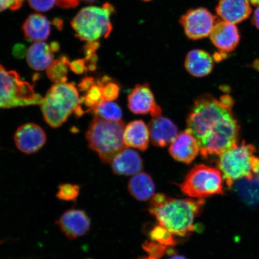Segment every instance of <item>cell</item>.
<instances>
[{"label": "cell", "instance_id": "cell-2", "mask_svg": "<svg viewBox=\"0 0 259 259\" xmlns=\"http://www.w3.org/2000/svg\"><path fill=\"white\" fill-rule=\"evenodd\" d=\"M205 205L203 199H176L157 194L152 197L149 211L173 235H189L194 231V220Z\"/></svg>", "mask_w": 259, "mask_h": 259}, {"label": "cell", "instance_id": "cell-18", "mask_svg": "<svg viewBox=\"0 0 259 259\" xmlns=\"http://www.w3.org/2000/svg\"><path fill=\"white\" fill-rule=\"evenodd\" d=\"M111 163L113 172L119 176H133L139 173L143 168L140 155L127 147L116 155Z\"/></svg>", "mask_w": 259, "mask_h": 259}, {"label": "cell", "instance_id": "cell-27", "mask_svg": "<svg viewBox=\"0 0 259 259\" xmlns=\"http://www.w3.org/2000/svg\"><path fill=\"white\" fill-rule=\"evenodd\" d=\"M152 240L156 241L162 245L169 247L176 244V240L174 238L173 234L161 225L154 227L150 234Z\"/></svg>", "mask_w": 259, "mask_h": 259}, {"label": "cell", "instance_id": "cell-33", "mask_svg": "<svg viewBox=\"0 0 259 259\" xmlns=\"http://www.w3.org/2000/svg\"><path fill=\"white\" fill-rule=\"evenodd\" d=\"M79 0H58L57 5L61 8L70 9L78 6Z\"/></svg>", "mask_w": 259, "mask_h": 259}, {"label": "cell", "instance_id": "cell-28", "mask_svg": "<svg viewBox=\"0 0 259 259\" xmlns=\"http://www.w3.org/2000/svg\"><path fill=\"white\" fill-rule=\"evenodd\" d=\"M101 87L103 99L107 101H113L117 99L119 93V87L108 77H103L97 82Z\"/></svg>", "mask_w": 259, "mask_h": 259}, {"label": "cell", "instance_id": "cell-26", "mask_svg": "<svg viewBox=\"0 0 259 259\" xmlns=\"http://www.w3.org/2000/svg\"><path fill=\"white\" fill-rule=\"evenodd\" d=\"M80 186L77 184H60L56 196L58 199L66 202H76L80 193Z\"/></svg>", "mask_w": 259, "mask_h": 259}, {"label": "cell", "instance_id": "cell-17", "mask_svg": "<svg viewBox=\"0 0 259 259\" xmlns=\"http://www.w3.org/2000/svg\"><path fill=\"white\" fill-rule=\"evenodd\" d=\"M216 12L223 21L236 24L248 18L251 8L249 0H220Z\"/></svg>", "mask_w": 259, "mask_h": 259}, {"label": "cell", "instance_id": "cell-13", "mask_svg": "<svg viewBox=\"0 0 259 259\" xmlns=\"http://www.w3.org/2000/svg\"><path fill=\"white\" fill-rule=\"evenodd\" d=\"M210 35L213 45L225 55L234 51L240 40L236 25L225 21L216 23Z\"/></svg>", "mask_w": 259, "mask_h": 259}, {"label": "cell", "instance_id": "cell-3", "mask_svg": "<svg viewBox=\"0 0 259 259\" xmlns=\"http://www.w3.org/2000/svg\"><path fill=\"white\" fill-rule=\"evenodd\" d=\"M253 145L242 141L219 155V169L227 186L231 187L235 181H251L259 176V157Z\"/></svg>", "mask_w": 259, "mask_h": 259}, {"label": "cell", "instance_id": "cell-11", "mask_svg": "<svg viewBox=\"0 0 259 259\" xmlns=\"http://www.w3.org/2000/svg\"><path fill=\"white\" fill-rule=\"evenodd\" d=\"M14 139L18 150L26 154L37 153L47 142L44 130L34 123L20 126L15 133Z\"/></svg>", "mask_w": 259, "mask_h": 259}, {"label": "cell", "instance_id": "cell-40", "mask_svg": "<svg viewBox=\"0 0 259 259\" xmlns=\"http://www.w3.org/2000/svg\"><path fill=\"white\" fill-rule=\"evenodd\" d=\"M142 1H144V2H150V1H151V0H142Z\"/></svg>", "mask_w": 259, "mask_h": 259}, {"label": "cell", "instance_id": "cell-14", "mask_svg": "<svg viewBox=\"0 0 259 259\" xmlns=\"http://www.w3.org/2000/svg\"><path fill=\"white\" fill-rule=\"evenodd\" d=\"M199 152L198 142L188 129L177 136L169 148V153L175 160L187 164L195 159Z\"/></svg>", "mask_w": 259, "mask_h": 259}, {"label": "cell", "instance_id": "cell-35", "mask_svg": "<svg viewBox=\"0 0 259 259\" xmlns=\"http://www.w3.org/2000/svg\"><path fill=\"white\" fill-rule=\"evenodd\" d=\"M252 21H253L254 24L255 25V27H256L259 30V6L254 12Z\"/></svg>", "mask_w": 259, "mask_h": 259}, {"label": "cell", "instance_id": "cell-19", "mask_svg": "<svg viewBox=\"0 0 259 259\" xmlns=\"http://www.w3.org/2000/svg\"><path fill=\"white\" fill-rule=\"evenodd\" d=\"M22 31L26 38L32 41H44L50 36L51 24L46 16L32 14L26 19Z\"/></svg>", "mask_w": 259, "mask_h": 259}, {"label": "cell", "instance_id": "cell-41", "mask_svg": "<svg viewBox=\"0 0 259 259\" xmlns=\"http://www.w3.org/2000/svg\"><path fill=\"white\" fill-rule=\"evenodd\" d=\"M138 259H147V257H142V258H139Z\"/></svg>", "mask_w": 259, "mask_h": 259}, {"label": "cell", "instance_id": "cell-15", "mask_svg": "<svg viewBox=\"0 0 259 259\" xmlns=\"http://www.w3.org/2000/svg\"><path fill=\"white\" fill-rule=\"evenodd\" d=\"M60 50L57 42L50 44L44 41L35 42L29 48L27 54V62L32 69L41 71L47 69L54 61V54Z\"/></svg>", "mask_w": 259, "mask_h": 259}, {"label": "cell", "instance_id": "cell-10", "mask_svg": "<svg viewBox=\"0 0 259 259\" xmlns=\"http://www.w3.org/2000/svg\"><path fill=\"white\" fill-rule=\"evenodd\" d=\"M56 223L65 236L70 239L86 235L91 228L89 216L84 210L78 209L66 210L56 220Z\"/></svg>", "mask_w": 259, "mask_h": 259}, {"label": "cell", "instance_id": "cell-31", "mask_svg": "<svg viewBox=\"0 0 259 259\" xmlns=\"http://www.w3.org/2000/svg\"><path fill=\"white\" fill-rule=\"evenodd\" d=\"M24 0H0V12L10 9L17 11L20 9Z\"/></svg>", "mask_w": 259, "mask_h": 259}, {"label": "cell", "instance_id": "cell-16", "mask_svg": "<svg viewBox=\"0 0 259 259\" xmlns=\"http://www.w3.org/2000/svg\"><path fill=\"white\" fill-rule=\"evenodd\" d=\"M152 143L159 147L171 144L178 136V128L169 119L159 116L153 118L148 126Z\"/></svg>", "mask_w": 259, "mask_h": 259}, {"label": "cell", "instance_id": "cell-24", "mask_svg": "<svg viewBox=\"0 0 259 259\" xmlns=\"http://www.w3.org/2000/svg\"><path fill=\"white\" fill-rule=\"evenodd\" d=\"M69 62V59L65 56L54 61L47 69L49 78L56 83L66 82Z\"/></svg>", "mask_w": 259, "mask_h": 259}, {"label": "cell", "instance_id": "cell-36", "mask_svg": "<svg viewBox=\"0 0 259 259\" xmlns=\"http://www.w3.org/2000/svg\"><path fill=\"white\" fill-rule=\"evenodd\" d=\"M169 259H187L185 257L183 256V255H175L174 256L171 257Z\"/></svg>", "mask_w": 259, "mask_h": 259}, {"label": "cell", "instance_id": "cell-21", "mask_svg": "<svg viewBox=\"0 0 259 259\" xmlns=\"http://www.w3.org/2000/svg\"><path fill=\"white\" fill-rule=\"evenodd\" d=\"M150 132L145 122L136 120L126 126L124 132V141L126 147L147 150L150 140Z\"/></svg>", "mask_w": 259, "mask_h": 259}, {"label": "cell", "instance_id": "cell-25", "mask_svg": "<svg viewBox=\"0 0 259 259\" xmlns=\"http://www.w3.org/2000/svg\"><path fill=\"white\" fill-rule=\"evenodd\" d=\"M103 100H104L103 99L101 87L97 82L87 91L86 96L80 99V103H83L84 105L88 107L90 111H93V109Z\"/></svg>", "mask_w": 259, "mask_h": 259}, {"label": "cell", "instance_id": "cell-22", "mask_svg": "<svg viewBox=\"0 0 259 259\" xmlns=\"http://www.w3.org/2000/svg\"><path fill=\"white\" fill-rule=\"evenodd\" d=\"M131 195L139 201H147L153 197L155 185L150 175L141 172L135 175L128 185Z\"/></svg>", "mask_w": 259, "mask_h": 259}, {"label": "cell", "instance_id": "cell-20", "mask_svg": "<svg viewBox=\"0 0 259 259\" xmlns=\"http://www.w3.org/2000/svg\"><path fill=\"white\" fill-rule=\"evenodd\" d=\"M188 72L195 77H204L212 72L213 61L210 55L200 50H194L188 53L185 61Z\"/></svg>", "mask_w": 259, "mask_h": 259}, {"label": "cell", "instance_id": "cell-4", "mask_svg": "<svg viewBox=\"0 0 259 259\" xmlns=\"http://www.w3.org/2000/svg\"><path fill=\"white\" fill-rule=\"evenodd\" d=\"M124 122L110 121L95 116L86 138L89 147L96 152L103 163H111L126 147L124 141Z\"/></svg>", "mask_w": 259, "mask_h": 259}, {"label": "cell", "instance_id": "cell-8", "mask_svg": "<svg viewBox=\"0 0 259 259\" xmlns=\"http://www.w3.org/2000/svg\"><path fill=\"white\" fill-rule=\"evenodd\" d=\"M223 178L219 169L199 164L191 170L181 184L182 192L193 198L205 197L223 194Z\"/></svg>", "mask_w": 259, "mask_h": 259}, {"label": "cell", "instance_id": "cell-34", "mask_svg": "<svg viewBox=\"0 0 259 259\" xmlns=\"http://www.w3.org/2000/svg\"><path fill=\"white\" fill-rule=\"evenodd\" d=\"M95 80L93 77H86V78L83 79L82 82L79 83V89L82 91V92H87V91L89 90L91 87L95 85Z\"/></svg>", "mask_w": 259, "mask_h": 259}, {"label": "cell", "instance_id": "cell-30", "mask_svg": "<svg viewBox=\"0 0 259 259\" xmlns=\"http://www.w3.org/2000/svg\"><path fill=\"white\" fill-rule=\"evenodd\" d=\"M31 7L38 12L50 11L57 5L58 0H28Z\"/></svg>", "mask_w": 259, "mask_h": 259}, {"label": "cell", "instance_id": "cell-32", "mask_svg": "<svg viewBox=\"0 0 259 259\" xmlns=\"http://www.w3.org/2000/svg\"><path fill=\"white\" fill-rule=\"evenodd\" d=\"M71 70L77 74H82L88 69V65L85 60L79 59L69 62Z\"/></svg>", "mask_w": 259, "mask_h": 259}, {"label": "cell", "instance_id": "cell-38", "mask_svg": "<svg viewBox=\"0 0 259 259\" xmlns=\"http://www.w3.org/2000/svg\"><path fill=\"white\" fill-rule=\"evenodd\" d=\"M82 1L87 2V3H95L96 1H97V0H82Z\"/></svg>", "mask_w": 259, "mask_h": 259}, {"label": "cell", "instance_id": "cell-29", "mask_svg": "<svg viewBox=\"0 0 259 259\" xmlns=\"http://www.w3.org/2000/svg\"><path fill=\"white\" fill-rule=\"evenodd\" d=\"M142 247L148 254L147 259H160L166 251V246L153 240L146 241Z\"/></svg>", "mask_w": 259, "mask_h": 259}, {"label": "cell", "instance_id": "cell-37", "mask_svg": "<svg viewBox=\"0 0 259 259\" xmlns=\"http://www.w3.org/2000/svg\"><path fill=\"white\" fill-rule=\"evenodd\" d=\"M252 5L259 6V0H250Z\"/></svg>", "mask_w": 259, "mask_h": 259}, {"label": "cell", "instance_id": "cell-1", "mask_svg": "<svg viewBox=\"0 0 259 259\" xmlns=\"http://www.w3.org/2000/svg\"><path fill=\"white\" fill-rule=\"evenodd\" d=\"M233 105L234 100L229 95L219 100L203 96L194 102L187 129L198 142L203 157L220 155L238 144L240 128L232 114Z\"/></svg>", "mask_w": 259, "mask_h": 259}, {"label": "cell", "instance_id": "cell-6", "mask_svg": "<svg viewBox=\"0 0 259 259\" xmlns=\"http://www.w3.org/2000/svg\"><path fill=\"white\" fill-rule=\"evenodd\" d=\"M78 92L72 83H56L49 90L41 105L45 121L52 127H60L80 105Z\"/></svg>", "mask_w": 259, "mask_h": 259}, {"label": "cell", "instance_id": "cell-23", "mask_svg": "<svg viewBox=\"0 0 259 259\" xmlns=\"http://www.w3.org/2000/svg\"><path fill=\"white\" fill-rule=\"evenodd\" d=\"M95 116L110 121H122V110L116 103L112 101L103 100L93 110Z\"/></svg>", "mask_w": 259, "mask_h": 259}, {"label": "cell", "instance_id": "cell-7", "mask_svg": "<svg viewBox=\"0 0 259 259\" xmlns=\"http://www.w3.org/2000/svg\"><path fill=\"white\" fill-rule=\"evenodd\" d=\"M43 100L34 87L22 80L17 72L7 70L0 64V108L41 105Z\"/></svg>", "mask_w": 259, "mask_h": 259}, {"label": "cell", "instance_id": "cell-39", "mask_svg": "<svg viewBox=\"0 0 259 259\" xmlns=\"http://www.w3.org/2000/svg\"><path fill=\"white\" fill-rule=\"evenodd\" d=\"M6 242L5 240H0V245H1L3 244H4V243Z\"/></svg>", "mask_w": 259, "mask_h": 259}, {"label": "cell", "instance_id": "cell-5", "mask_svg": "<svg viewBox=\"0 0 259 259\" xmlns=\"http://www.w3.org/2000/svg\"><path fill=\"white\" fill-rule=\"evenodd\" d=\"M115 12L114 7L109 3H105L102 7L89 6L77 13L71 25L80 40L97 41L111 34L113 30L111 16Z\"/></svg>", "mask_w": 259, "mask_h": 259}, {"label": "cell", "instance_id": "cell-9", "mask_svg": "<svg viewBox=\"0 0 259 259\" xmlns=\"http://www.w3.org/2000/svg\"><path fill=\"white\" fill-rule=\"evenodd\" d=\"M180 23L188 37L199 40L208 37L215 25V17L203 8L190 10L181 16Z\"/></svg>", "mask_w": 259, "mask_h": 259}, {"label": "cell", "instance_id": "cell-12", "mask_svg": "<svg viewBox=\"0 0 259 259\" xmlns=\"http://www.w3.org/2000/svg\"><path fill=\"white\" fill-rule=\"evenodd\" d=\"M128 106L136 114L150 113L153 118L161 115V109L155 103L153 94L147 84L138 85L132 90L128 97Z\"/></svg>", "mask_w": 259, "mask_h": 259}]
</instances>
